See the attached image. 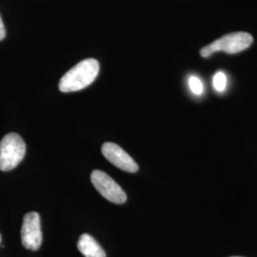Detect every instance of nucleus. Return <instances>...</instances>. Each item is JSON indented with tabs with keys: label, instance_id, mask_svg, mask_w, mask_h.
<instances>
[{
	"label": "nucleus",
	"instance_id": "nucleus-4",
	"mask_svg": "<svg viewBox=\"0 0 257 257\" xmlns=\"http://www.w3.org/2000/svg\"><path fill=\"white\" fill-rule=\"evenodd\" d=\"M91 180L93 187L107 200L115 204H124L127 201V194L124 190L106 173L95 170L91 175Z\"/></svg>",
	"mask_w": 257,
	"mask_h": 257
},
{
	"label": "nucleus",
	"instance_id": "nucleus-1",
	"mask_svg": "<svg viewBox=\"0 0 257 257\" xmlns=\"http://www.w3.org/2000/svg\"><path fill=\"white\" fill-rule=\"evenodd\" d=\"M99 73V63L96 59H84L74 66L61 77L59 90L62 92H77L90 86Z\"/></svg>",
	"mask_w": 257,
	"mask_h": 257
},
{
	"label": "nucleus",
	"instance_id": "nucleus-5",
	"mask_svg": "<svg viewBox=\"0 0 257 257\" xmlns=\"http://www.w3.org/2000/svg\"><path fill=\"white\" fill-rule=\"evenodd\" d=\"M42 230L40 215L35 212H28L24 215L21 228V242L24 248L37 250L42 244Z\"/></svg>",
	"mask_w": 257,
	"mask_h": 257
},
{
	"label": "nucleus",
	"instance_id": "nucleus-9",
	"mask_svg": "<svg viewBox=\"0 0 257 257\" xmlns=\"http://www.w3.org/2000/svg\"><path fill=\"white\" fill-rule=\"evenodd\" d=\"M189 86L191 91L196 94V95H201L204 91V87H203V83L197 76H191L189 78Z\"/></svg>",
	"mask_w": 257,
	"mask_h": 257
},
{
	"label": "nucleus",
	"instance_id": "nucleus-2",
	"mask_svg": "<svg viewBox=\"0 0 257 257\" xmlns=\"http://www.w3.org/2000/svg\"><path fill=\"white\" fill-rule=\"evenodd\" d=\"M253 42V37L246 32H236L225 35L211 44L201 49L202 57H209L213 53L225 52L227 54H237L247 50Z\"/></svg>",
	"mask_w": 257,
	"mask_h": 257
},
{
	"label": "nucleus",
	"instance_id": "nucleus-6",
	"mask_svg": "<svg viewBox=\"0 0 257 257\" xmlns=\"http://www.w3.org/2000/svg\"><path fill=\"white\" fill-rule=\"evenodd\" d=\"M101 150L103 156L111 164L117 167L120 170L128 173L138 172V165L137 162L118 145L111 142H107L103 144Z\"/></svg>",
	"mask_w": 257,
	"mask_h": 257
},
{
	"label": "nucleus",
	"instance_id": "nucleus-7",
	"mask_svg": "<svg viewBox=\"0 0 257 257\" xmlns=\"http://www.w3.org/2000/svg\"><path fill=\"white\" fill-rule=\"evenodd\" d=\"M77 248L85 257H106V252L99 243L88 233L79 237Z\"/></svg>",
	"mask_w": 257,
	"mask_h": 257
},
{
	"label": "nucleus",
	"instance_id": "nucleus-3",
	"mask_svg": "<svg viewBox=\"0 0 257 257\" xmlns=\"http://www.w3.org/2000/svg\"><path fill=\"white\" fill-rule=\"evenodd\" d=\"M26 154V144L22 138L15 133L8 134L0 141V171L14 170L23 160Z\"/></svg>",
	"mask_w": 257,
	"mask_h": 257
},
{
	"label": "nucleus",
	"instance_id": "nucleus-8",
	"mask_svg": "<svg viewBox=\"0 0 257 257\" xmlns=\"http://www.w3.org/2000/svg\"><path fill=\"white\" fill-rule=\"evenodd\" d=\"M212 85H213V88L217 92H224L226 87H227V76H226V74H224L223 72H217L216 74L213 75Z\"/></svg>",
	"mask_w": 257,
	"mask_h": 257
},
{
	"label": "nucleus",
	"instance_id": "nucleus-10",
	"mask_svg": "<svg viewBox=\"0 0 257 257\" xmlns=\"http://www.w3.org/2000/svg\"><path fill=\"white\" fill-rule=\"evenodd\" d=\"M6 36V31H5V26L3 23V20L0 17V41L4 39V37Z\"/></svg>",
	"mask_w": 257,
	"mask_h": 257
},
{
	"label": "nucleus",
	"instance_id": "nucleus-12",
	"mask_svg": "<svg viewBox=\"0 0 257 257\" xmlns=\"http://www.w3.org/2000/svg\"><path fill=\"white\" fill-rule=\"evenodd\" d=\"M232 257H242V256H232Z\"/></svg>",
	"mask_w": 257,
	"mask_h": 257
},
{
	"label": "nucleus",
	"instance_id": "nucleus-11",
	"mask_svg": "<svg viewBox=\"0 0 257 257\" xmlns=\"http://www.w3.org/2000/svg\"><path fill=\"white\" fill-rule=\"evenodd\" d=\"M0 243H1V234H0Z\"/></svg>",
	"mask_w": 257,
	"mask_h": 257
}]
</instances>
